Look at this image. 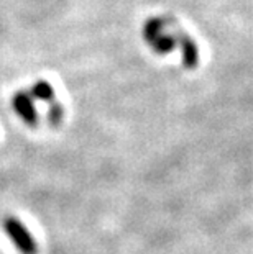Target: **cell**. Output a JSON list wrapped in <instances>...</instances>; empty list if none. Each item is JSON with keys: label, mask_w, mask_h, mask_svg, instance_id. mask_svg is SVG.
Listing matches in <instances>:
<instances>
[{"label": "cell", "mask_w": 253, "mask_h": 254, "mask_svg": "<svg viewBox=\"0 0 253 254\" xmlns=\"http://www.w3.org/2000/svg\"><path fill=\"white\" fill-rule=\"evenodd\" d=\"M5 233L12 240L13 246L21 254H38V245H36L35 238L26 230V226L21 223L17 217H7L3 220Z\"/></svg>", "instance_id": "cell-1"}, {"label": "cell", "mask_w": 253, "mask_h": 254, "mask_svg": "<svg viewBox=\"0 0 253 254\" xmlns=\"http://www.w3.org/2000/svg\"><path fill=\"white\" fill-rule=\"evenodd\" d=\"M12 107L17 112V115L23 120L28 127L38 125V113L33 105V99L28 92L20 90L12 97Z\"/></svg>", "instance_id": "cell-2"}, {"label": "cell", "mask_w": 253, "mask_h": 254, "mask_svg": "<svg viewBox=\"0 0 253 254\" xmlns=\"http://www.w3.org/2000/svg\"><path fill=\"white\" fill-rule=\"evenodd\" d=\"M181 46H182V64L187 69H196L199 64V51L194 41L184 33H181Z\"/></svg>", "instance_id": "cell-3"}, {"label": "cell", "mask_w": 253, "mask_h": 254, "mask_svg": "<svg viewBox=\"0 0 253 254\" xmlns=\"http://www.w3.org/2000/svg\"><path fill=\"white\" fill-rule=\"evenodd\" d=\"M31 97L35 99H40V100H45L48 104L56 100V95H55V90H53L51 84L46 82V80H38L33 87H31Z\"/></svg>", "instance_id": "cell-4"}, {"label": "cell", "mask_w": 253, "mask_h": 254, "mask_svg": "<svg viewBox=\"0 0 253 254\" xmlns=\"http://www.w3.org/2000/svg\"><path fill=\"white\" fill-rule=\"evenodd\" d=\"M150 45L153 46L155 53H158V55H166V53L173 51L174 46H176V40L173 36H163L160 35L158 38H155V40L150 43Z\"/></svg>", "instance_id": "cell-5"}, {"label": "cell", "mask_w": 253, "mask_h": 254, "mask_svg": "<svg viewBox=\"0 0 253 254\" xmlns=\"http://www.w3.org/2000/svg\"><path fill=\"white\" fill-rule=\"evenodd\" d=\"M161 26H163V21H161V20H150L148 23L145 25V28H143L145 40H147L148 43H152L155 38H158Z\"/></svg>", "instance_id": "cell-6"}, {"label": "cell", "mask_w": 253, "mask_h": 254, "mask_svg": "<svg viewBox=\"0 0 253 254\" xmlns=\"http://www.w3.org/2000/svg\"><path fill=\"white\" fill-rule=\"evenodd\" d=\"M63 117H64V109L59 102H51V107H50V113H48V120H50L51 127H58L59 123L63 122Z\"/></svg>", "instance_id": "cell-7"}]
</instances>
